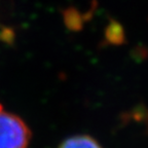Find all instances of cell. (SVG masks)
Returning a JSON list of instances; mask_svg holds the SVG:
<instances>
[{"label":"cell","instance_id":"6da1fadb","mask_svg":"<svg viewBox=\"0 0 148 148\" xmlns=\"http://www.w3.org/2000/svg\"><path fill=\"white\" fill-rule=\"evenodd\" d=\"M31 131L23 118L0 104V148H28Z\"/></svg>","mask_w":148,"mask_h":148},{"label":"cell","instance_id":"7a4b0ae2","mask_svg":"<svg viewBox=\"0 0 148 148\" xmlns=\"http://www.w3.org/2000/svg\"><path fill=\"white\" fill-rule=\"evenodd\" d=\"M96 7H97V2L94 0L92 7L84 14H82L75 6H68L62 9V18L65 27L71 32H81L84 28L86 23L90 21Z\"/></svg>","mask_w":148,"mask_h":148},{"label":"cell","instance_id":"3957f363","mask_svg":"<svg viewBox=\"0 0 148 148\" xmlns=\"http://www.w3.org/2000/svg\"><path fill=\"white\" fill-rule=\"evenodd\" d=\"M104 41L111 45H123L127 42L123 26L115 18H110L105 27Z\"/></svg>","mask_w":148,"mask_h":148},{"label":"cell","instance_id":"277c9868","mask_svg":"<svg viewBox=\"0 0 148 148\" xmlns=\"http://www.w3.org/2000/svg\"><path fill=\"white\" fill-rule=\"evenodd\" d=\"M58 148H102V146L90 135H74L65 139Z\"/></svg>","mask_w":148,"mask_h":148},{"label":"cell","instance_id":"5b68a950","mask_svg":"<svg viewBox=\"0 0 148 148\" xmlns=\"http://www.w3.org/2000/svg\"><path fill=\"white\" fill-rule=\"evenodd\" d=\"M16 39V29L10 26H0V42L7 46H14Z\"/></svg>","mask_w":148,"mask_h":148},{"label":"cell","instance_id":"8992f818","mask_svg":"<svg viewBox=\"0 0 148 148\" xmlns=\"http://www.w3.org/2000/svg\"><path fill=\"white\" fill-rule=\"evenodd\" d=\"M14 12V0H0V23L8 21Z\"/></svg>","mask_w":148,"mask_h":148}]
</instances>
